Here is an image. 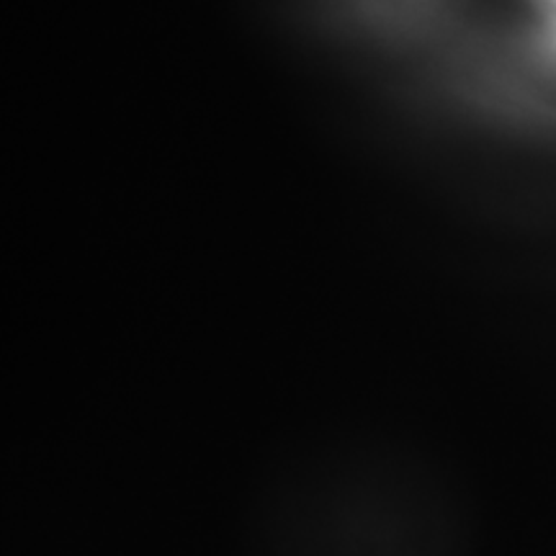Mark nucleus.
<instances>
[{"instance_id": "1", "label": "nucleus", "mask_w": 556, "mask_h": 556, "mask_svg": "<svg viewBox=\"0 0 556 556\" xmlns=\"http://www.w3.org/2000/svg\"><path fill=\"white\" fill-rule=\"evenodd\" d=\"M548 45H552V50L556 52V16L552 18V31H548Z\"/></svg>"}, {"instance_id": "2", "label": "nucleus", "mask_w": 556, "mask_h": 556, "mask_svg": "<svg viewBox=\"0 0 556 556\" xmlns=\"http://www.w3.org/2000/svg\"><path fill=\"white\" fill-rule=\"evenodd\" d=\"M554 5H556V0H554Z\"/></svg>"}]
</instances>
